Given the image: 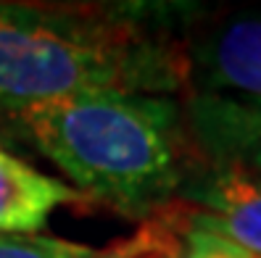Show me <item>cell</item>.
I'll return each mask as SVG.
<instances>
[{"label": "cell", "instance_id": "8fae6325", "mask_svg": "<svg viewBox=\"0 0 261 258\" xmlns=\"http://www.w3.org/2000/svg\"><path fill=\"white\" fill-rule=\"evenodd\" d=\"M258 177H261V174H258Z\"/></svg>", "mask_w": 261, "mask_h": 258}, {"label": "cell", "instance_id": "3957f363", "mask_svg": "<svg viewBox=\"0 0 261 258\" xmlns=\"http://www.w3.org/2000/svg\"><path fill=\"white\" fill-rule=\"evenodd\" d=\"M188 221L261 255V177L235 163L198 161L177 192Z\"/></svg>", "mask_w": 261, "mask_h": 258}, {"label": "cell", "instance_id": "7a4b0ae2", "mask_svg": "<svg viewBox=\"0 0 261 258\" xmlns=\"http://www.w3.org/2000/svg\"><path fill=\"white\" fill-rule=\"evenodd\" d=\"M150 11L0 0V113L87 93H182L193 61L153 29Z\"/></svg>", "mask_w": 261, "mask_h": 258}, {"label": "cell", "instance_id": "8992f818", "mask_svg": "<svg viewBox=\"0 0 261 258\" xmlns=\"http://www.w3.org/2000/svg\"><path fill=\"white\" fill-rule=\"evenodd\" d=\"M206 93L261 98V19H238L198 55Z\"/></svg>", "mask_w": 261, "mask_h": 258}, {"label": "cell", "instance_id": "5b68a950", "mask_svg": "<svg viewBox=\"0 0 261 258\" xmlns=\"http://www.w3.org/2000/svg\"><path fill=\"white\" fill-rule=\"evenodd\" d=\"M82 200L66 182L0 148V235H42L53 214Z\"/></svg>", "mask_w": 261, "mask_h": 258}, {"label": "cell", "instance_id": "6da1fadb", "mask_svg": "<svg viewBox=\"0 0 261 258\" xmlns=\"http://www.w3.org/2000/svg\"><path fill=\"white\" fill-rule=\"evenodd\" d=\"M6 121L82 200L137 224L172 206L198 163L182 103L169 95L87 93L6 113Z\"/></svg>", "mask_w": 261, "mask_h": 258}, {"label": "cell", "instance_id": "30bf717a", "mask_svg": "<svg viewBox=\"0 0 261 258\" xmlns=\"http://www.w3.org/2000/svg\"><path fill=\"white\" fill-rule=\"evenodd\" d=\"M0 148H8V150H13V153H16V148H19V142H16V137H13V132H11L3 113H0Z\"/></svg>", "mask_w": 261, "mask_h": 258}, {"label": "cell", "instance_id": "9c48e42d", "mask_svg": "<svg viewBox=\"0 0 261 258\" xmlns=\"http://www.w3.org/2000/svg\"><path fill=\"white\" fill-rule=\"evenodd\" d=\"M188 216V211H185ZM177 258H261L251 250H245L235 242H227L211 232L195 230V226H185V235H182V250Z\"/></svg>", "mask_w": 261, "mask_h": 258}, {"label": "cell", "instance_id": "ba28073f", "mask_svg": "<svg viewBox=\"0 0 261 258\" xmlns=\"http://www.w3.org/2000/svg\"><path fill=\"white\" fill-rule=\"evenodd\" d=\"M98 248L50 235H0V258H95Z\"/></svg>", "mask_w": 261, "mask_h": 258}, {"label": "cell", "instance_id": "277c9868", "mask_svg": "<svg viewBox=\"0 0 261 258\" xmlns=\"http://www.w3.org/2000/svg\"><path fill=\"white\" fill-rule=\"evenodd\" d=\"M188 134L198 156L261 174V98L198 90L185 103Z\"/></svg>", "mask_w": 261, "mask_h": 258}, {"label": "cell", "instance_id": "52a82bcc", "mask_svg": "<svg viewBox=\"0 0 261 258\" xmlns=\"http://www.w3.org/2000/svg\"><path fill=\"white\" fill-rule=\"evenodd\" d=\"M185 226V206L174 200L156 216L140 221L129 237L114 242L106 250H98L95 258H177L182 250Z\"/></svg>", "mask_w": 261, "mask_h": 258}]
</instances>
